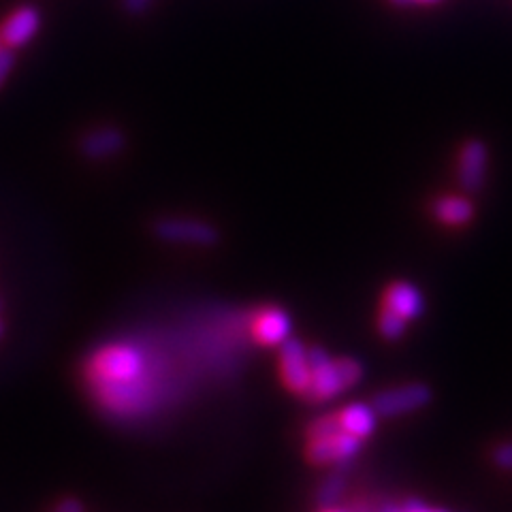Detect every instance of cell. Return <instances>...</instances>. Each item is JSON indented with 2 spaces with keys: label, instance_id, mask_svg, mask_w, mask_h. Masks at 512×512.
<instances>
[{
  "label": "cell",
  "instance_id": "6da1fadb",
  "mask_svg": "<svg viewBox=\"0 0 512 512\" xmlns=\"http://www.w3.org/2000/svg\"><path fill=\"white\" fill-rule=\"evenodd\" d=\"M146 372V355L133 344H111L96 352L90 363V380L105 393V399L126 391L114 404L133 402V393Z\"/></svg>",
  "mask_w": 512,
  "mask_h": 512
},
{
  "label": "cell",
  "instance_id": "7a4b0ae2",
  "mask_svg": "<svg viewBox=\"0 0 512 512\" xmlns=\"http://www.w3.org/2000/svg\"><path fill=\"white\" fill-rule=\"evenodd\" d=\"M361 378L363 365L357 359H331L329 363L312 372L310 389L306 397L314 399V402H325V399H333L346 393L348 389L355 387V384H359Z\"/></svg>",
  "mask_w": 512,
  "mask_h": 512
},
{
  "label": "cell",
  "instance_id": "3957f363",
  "mask_svg": "<svg viewBox=\"0 0 512 512\" xmlns=\"http://www.w3.org/2000/svg\"><path fill=\"white\" fill-rule=\"evenodd\" d=\"M156 235L169 244L207 248L218 244V231L210 222L195 218H165L156 224Z\"/></svg>",
  "mask_w": 512,
  "mask_h": 512
},
{
  "label": "cell",
  "instance_id": "277c9868",
  "mask_svg": "<svg viewBox=\"0 0 512 512\" xmlns=\"http://www.w3.org/2000/svg\"><path fill=\"white\" fill-rule=\"evenodd\" d=\"M431 402V389L427 384L412 382L404 387H395L389 391H382L374 399V410L378 416H402L421 410Z\"/></svg>",
  "mask_w": 512,
  "mask_h": 512
},
{
  "label": "cell",
  "instance_id": "5b68a950",
  "mask_svg": "<svg viewBox=\"0 0 512 512\" xmlns=\"http://www.w3.org/2000/svg\"><path fill=\"white\" fill-rule=\"evenodd\" d=\"M308 348L303 346L301 340L297 338H288L280 344V367H282V378L286 382V387L293 393L306 395L310 389V380L312 372L308 365Z\"/></svg>",
  "mask_w": 512,
  "mask_h": 512
},
{
  "label": "cell",
  "instance_id": "8992f818",
  "mask_svg": "<svg viewBox=\"0 0 512 512\" xmlns=\"http://www.w3.org/2000/svg\"><path fill=\"white\" fill-rule=\"evenodd\" d=\"M363 448V440L350 436L346 431L329 438H316L308 444V457L316 466H327V463H350Z\"/></svg>",
  "mask_w": 512,
  "mask_h": 512
},
{
  "label": "cell",
  "instance_id": "52a82bcc",
  "mask_svg": "<svg viewBox=\"0 0 512 512\" xmlns=\"http://www.w3.org/2000/svg\"><path fill=\"white\" fill-rule=\"evenodd\" d=\"M41 28V11L37 7L24 5L15 9L9 18L0 26V39L3 45L11 47V50H20V47L28 45L37 37Z\"/></svg>",
  "mask_w": 512,
  "mask_h": 512
},
{
  "label": "cell",
  "instance_id": "ba28073f",
  "mask_svg": "<svg viewBox=\"0 0 512 512\" xmlns=\"http://www.w3.org/2000/svg\"><path fill=\"white\" fill-rule=\"evenodd\" d=\"M487 146L483 141L470 139L459 152V184L466 192H478L487 178Z\"/></svg>",
  "mask_w": 512,
  "mask_h": 512
},
{
  "label": "cell",
  "instance_id": "9c48e42d",
  "mask_svg": "<svg viewBox=\"0 0 512 512\" xmlns=\"http://www.w3.org/2000/svg\"><path fill=\"white\" fill-rule=\"evenodd\" d=\"M293 318L282 308H267L254 320V338L263 346H280L291 338Z\"/></svg>",
  "mask_w": 512,
  "mask_h": 512
},
{
  "label": "cell",
  "instance_id": "30bf717a",
  "mask_svg": "<svg viewBox=\"0 0 512 512\" xmlns=\"http://www.w3.org/2000/svg\"><path fill=\"white\" fill-rule=\"evenodd\" d=\"M126 146V137L116 126H101L82 139V152L90 160H107L118 156Z\"/></svg>",
  "mask_w": 512,
  "mask_h": 512
},
{
  "label": "cell",
  "instance_id": "8fae6325",
  "mask_svg": "<svg viewBox=\"0 0 512 512\" xmlns=\"http://www.w3.org/2000/svg\"><path fill=\"white\" fill-rule=\"evenodd\" d=\"M384 301H387V308L404 316L406 320L419 318L425 312L423 293L412 282H395L387 291V299Z\"/></svg>",
  "mask_w": 512,
  "mask_h": 512
},
{
  "label": "cell",
  "instance_id": "7c38bea8",
  "mask_svg": "<svg viewBox=\"0 0 512 512\" xmlns=\"http://www.w3.org/2000/svg\"><path fill=\"white\" fill-rule=\"evenodd\" d=\"M340 421L346 434L370 438L378 425V412L370 404H350L340 412Z\"/></svg>",
  "mask_w": 512,
  "mask_h": 512
},
{
  "label": "cell",
  "instance_id": "4fadbf2b",
  "mask_svg": "<svg viewBox=\"0 0 512 512\" xmlns=\"http://www.w3.org/2000/svg\"><path fill=\"white\" fill-rule=\"evenodd\" d=\"M434 216L444 224L461 227V224H468L474 218V205L468 197H442L434 203Z\"/></svg>",
  "mask_w": 512,
  "mask_h": 512
},
{
  "label": "cell",
  "instance_id": "5bb4252c",
  "mask_svg": "<svg viewBox=\"0 0 512 512\" xmlns=\"http://www.w3.org/2000/svg\"><path fill=\"white\" fill-rule=\"evenodd\" d=\"M344 489H346V476H344V472H335V474L327 476L325 483L318 487V493H316L318 506L323 508V510H331L335 504L340 502Z\"/></svg>",
  "mask_w": 512,
  "mask_h": 512
},
{
  "label": "cell",
  "instance_id": "9a60e30c",
  "mask_svg": "<svg viewBox=\"0 0 512 512\" xmlns=\"http://www.w3.org/2000/svg\"><path fill=\"white\" fill-rule=\"evenodd\" d=\"M378 329L387 340H399L408 329V320L404 316H399L391 308H384L380 318H378Z\"/></svg>",
  "mask_w": 512,
  "mask_h": 512
},
{
  "label": "cell",
  "instance_id": "2e32d148",
  "mask_svg": "<svg viewBox=\"0 0 512 512\" xmlns=\"http://www.w3.org/2000/svg\"><path fill=\"white\" fill-rule=\"evenodd\" d=\"M342 431L344 427L340 421V414H325V416H318L316 421L310 423L308 436L310 440H316V438H329L335 434H342Z\"/></svg>",
  "mask_w": 512,
  "mask_h": 512
},
{
  "label": "cell",
  "instance_id": "e0dca14e",
  "mask_svg": "<svg viewBox=\"0 0 512 512\" xmlns=\"http://www.w3.org/2000/svg\"><path fill=\"white\" fill-rule=\"evenodd\" d=\"M13 69H15V52L11 50V47L3 45L0 47V88L5 86Z\"/></svg>",
  "mask_w": 512,
  "mask_h": 512
},
{
  "label": "cell",
  "instance_id": "ac0fdd59",
  "mask_svg": "<svg viewBox=\"0 0 512 512\" xmlns=\"http://www.w3.org/2000/svg\"><path fill=\"white\" fill-rule=\"evenodd\" d=\"M493 461H495V466H498V468L512 472V442H506V444L495 448Z\"/></svg>",
  "mask_w": 512,
  "mask_h": 512
},
{
  "label": "cell",
  "instance_id": "d6986e66",
  "mask_svg": "<svg viewBox=\"0 0 512 512\" xmlns=\"http://www.w3.org/2000/svg\"><path fill=\"white\" fill-rule=\"evenodd\" d=\"M382 512H448V510L427 508L421 500H408L404 506H384Z\"/></svg>",
  "mask_w": 512,
  "mask_h": 512
},
{
  "label": "cell",
  "instance_id": "ffe728a7",
  "mask_svg": "<svg viewBox=\"0 0 512 512\" xmlns=\"http://www.w3.org/2000/svg\"><path fill=\"white\" fill-rule=\"evenodd\" d=\"M154 5V0H122V7L131 15L146 13Z\"/></svg>",
  "mask_w": 512,
  "mask_h": 512
},
{
  "label": "cell",
  "instance_id": "44dd1931",
  "mask_svg": "<svg viewBox=\"0 0 512 512\" xmlns=\"http://www.w3.org/2000/svg\"><path fill=\"white\" fill-rule=\"evenodd\" d=\"M54 512H84V506H82V502H77V500L69 498V500H62V502L54 508Z\"/></svg>",
  "mask_w": 512,
  "mask_h": 512
},
{
  "label": "cell",
  "instance_id": "7402d4cb",
  "mask_svg": "<svg viewBox=\"0 0 512 512\" xmlns=\"http://www.w3.org/2000/svg\"><path fill=\"white\" fill-rule=\"evenodd\" d=\"M412 3H419V5H434L438 0H412Z\"/></svg>",
  "mask_w": 512,
  "mask_h": 512
},
{
  "label": "cell",
  "instance_id": "603a6c76",
  "mask_svg": "<svg viewBox=\"0 0 512 512\" xmlns=\"http://www.w3.org/2000/svg\"><path fill=\"white\" fill-rule=\"evenodd\" d=\"M391 3H395V5H410L412 0H391Z\"/></svg>",
  "mask_w": 512,
  "mask_h": 512
},
{
  "label": "cell",
  "instance_id": "cb8c5ba5",
  "mask_svg": "<svg viewBox=\"0 0 512 512\" xmlns=\"http://www.w3.org/2000/svg\"><path fill=\"white\" fill-rule=\"evenodd\" d=\"M3 331H5V329H3V323H0V338H3Z\"/></svg>",
  "mask_w": 512,
  "mask_h": 512
},
{
  "label": "cell",
  "instance_id": "d4e9b609",
  "mask_svg": "<svg viewBox=\"0 0 512 512\" xmlns=\"http://www.w3.org/2000/svg\"><path fill=\"white\" fill-rule=\"evenodd\" d=\"M0 47H3V39H0Z\"/></svg>",
  "mask_w": 512,
  "mask_h": 512
},
{
  "label": "cell",
  "instance_id": "484cf974",
  "mask_svg": "<svg viewBox=\"0 0 512 512\" xmlns=\"http://www.w3.org/2000/svg\"><path fill=\"white\" fill-rule=\"evenodd\" d=\"M329 512H340V510H329Z\"/></svg>",
  "mask_w": 512,
  "mask_h": 512
}]
</instances>
